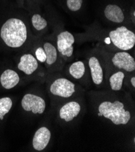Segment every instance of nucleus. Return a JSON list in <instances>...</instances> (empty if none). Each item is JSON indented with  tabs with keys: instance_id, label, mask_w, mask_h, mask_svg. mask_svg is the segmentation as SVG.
<instances>
[{
	"instance_id": "obj_16",
	"label": "nucleus",
	"mask_w": 135,
	"mask_h": 152,
	"mask_svg": "<svg viewBox=\"0 0 135 152\" xmlns=\"http://www.w3.org/2000/svg\"><path fill=\"white\" fill-rule=\"evenodd\" d=\"M125 78V73L121 70H118L111 75L109 79V82L112 90L115 92L121 90Z\"/></svg>"
},
{
	"instance_id": "obj_7",
	"label": "nucleus",
	"mask_w": 135,
	"mask_h": 152,
	"mask_svg": "<svg viewBox=\"0 0 135 152\" xmlns=\"http://www.w3.org/2000/svg\"><path fill=\"white\" fill-rule=\"evenodd\" d=\"M112 64L119 70L126 73H134L135 70L134 58L127 51L115 53L111 58Z\"/></svg>"
},
{
	"instance_id": "obj_1",
	"label": "nucleus",
	"mask_w": 135,
	"mask_h": 152,
	"mask_svg": "<svg viewBox=\"0 0 135 152\" xmlns=\"http://www.w3.org/2000/svg\"><path fill=\"white\" fill-rule=\"evenodd\" d=\"M98 116L110 121L115 126H127L131 120V112L123 101L115 99L101 100L97 106Z\"/></svg>"
},
{
	"instance_id": "obj_11",
	"label": "nucleus",
	"mask_w": 135,
	"mask_h": 152,
	"mask_svg": "<svg viewBox=\"0 0 135 152\" xmlns=\"http://www.w3.org/2000/svg\"><path fill=\"white\" fill-rule=\"evenodd\" d=\"M51 138L50 130L46 127H40L33 138V147L37 151H42L48 145Z\"/></svg>"
},
{
	"instance_id": "obj_12",
	"label": "nucleus",
	"mask_w": 135,
	"mask_h": 152,
	"mask_svg": "<svg viewBox=\"0 0 135 152\" xmlns=\"http://www.w3.org/2000/svg\"><path fill=\"white\" fill-rule=\"evenodd\" d=\"M38 67V60L33 55L30 53L23 55L20 58V61L18 64V69L27 75L34 73Z\"/></svg>"
},
{
	"instance_id": "obj_3",
	"label": "nucleus",
	"mask_w": 135,
	"mask_h": 152,
	"mask_svg": "<svg viewBox=\"0 0 135 152\" xmlns=\"http://www.w3.org/2000/svg\"><path fill=\"white\" fill-rule=\"evenodd\" d=\"M49 93L55 101H67L78 95L82 91L75 83L65 77H57L50 83Z\"/></svg>"
},
{
	"instance_id": "obj_21",
	"label": "nucleus",
	"mask_w": 135,
	"mask_h": 152,
	"mask_svg": "<svg viewBox=\"0 0 135 152\" xmlns=\"http://www.w3.org/2000/svg\"><path fill=\"white\" fill-rule=\"evenodd\" d=\"M130 84L133 88H135V77L134 75L130 78Z\"/></svg>"
},
{
	"instance_id": "obj_20",
	"label": "nucleus",
	"mask_w": 135,
	"mask_h": 152,
	"mask_svg": "<svg viewBox=\"0 0 135 152\" xmlns=\"http://www.w3.org/2000/svg\"><path fill=\"white\" fill-rule=\"evenodd\" d=\"M36 59L41 63H45L46 61V55L42 47L38 48L35 50Z\"/></svg>"
},
{
	"instance_id": "obj_8",
	"label": "nucleus",
	"mask_w": 135,
	"mask_h": 152,
	"mask_svg": "<svg viewBox=\"0 0 135 152\" xmlns=\"http://www.w3.org/2000/svg\"><path fill=\"white\" fill-rule=\"evenodd\" d=\"M21 105L25 111L32 112L34 114H42L46 108V101L42 98L31 94L24 96Z\"/></svg>"
},
{
	"instance_id": "obj_2",
	"label": "nucleus",
	"mask_w": 135,
	"mask_h": 152,
	"mask_svg": "<svg viewBox=\"0 0 135 152\" xmlns=\"http://www.w3.org/2000/svg\"><path fill=\"white\" fill-rule=\"evenodd\" d=\"M0 36L8 47L15 49L19 48L27 39L26 25L20 19L10 18L2 26Z\"/></svg>"
},
{
	"instance_id": "obj_6",
	"label": "nucleus",
	"mask_w": 135,
	"mask_h": 152,
	"mask_svg": "<svg viewBox=\"0 0 135 152\" xmlns=\"http://www.w3.org/2000/svg\"><path fill=\"white\" fill-rule=\"evenodd\" d=\"M81 102L76 99L68 100L58 108L57 116L60 121L69 123L78 117L82 112Z\"/></svg>"
},
{
	"instance_id": "obj_18",
	"label": "nucleus",
	"mask_w": 135,
	"mask_h": 152,
	"mask_svg": "<svg viewBox=\"0 0 135 152\" xmlns=\"http://www.w3.org/2000/svg\"><path fill=\"white\" fill-rule=\"evenodd\" d=\"M32 24L33 27L38 31H41L47 27L46 20L41 17L39 14H34L32 17Z\"/></svg>"
},
{
	"instance_id": "obj_13",
	"label": "nucleus",
	"mask_w": 135,
	"mask_h": 152,
	"mask_svg": "<svg viewBox=\"0 0 135 152\" xmlns=\"http://www.w3.org/2000/svg\"><path fill=\"white\" fill-rule=\"evenodd\" d=\"M104 13L106 18L112 23L121 24L125 21V15L123 9L116 4L107 5L104 9Z\"/></svg>"
},
{
	"instance_id": "obj_4",
	"label": "nucleus",
	"mask_w": 135,
	"mask_h": 152,
	"mask_svg": "<svg viewBox=\"0 0 135 152\" xmlns=\"http://www.w3.org/2000/svg\"><path fill=\"white\" fill-rule=\"evenodd\" d=\"M109 37L113 45L121 51L132 49L135 45V34L126 26H120L111 30Z\"/></svg>"
},
{
	"instance_id": "obj_5",
	"label": "nucleus",
	"mask_w": 135,
	"mask_h": 152,
	"mask_svg": "<svg viewBox=\"0 0 135 152\" xmlns=\"http://www.w3.org/2000/svg\"><path fill=\"white\" fill-rule=\"evenodd\" d=\"M74 41L73 35L67 30L60 32L57 35L56 48L59 56L67 61L70 60L73 55Z\"/></svg>"
},
{
	"instance_id": "obj_9",
	"label": "nucleus",
	"mask_w": 135,
	"mask_h": 152,
	"mask_svg": "<svg viewBox=\"0 0 135 152\" xmlns=\"http://www.w3.org/2000/svg\"><path fill=\"white\" fill-rule=\"evenodd\" d=\"M88 66L92 83L96 87L101 86L104 81V70L99 58L95 55L90 56Z\"/></svg>"
},
{
	"instance_id": "obj_10",
	"label": "nucleus",
	"mask_w": 135,
	"mask_h": 152,
	"mask_svg": "<svg viewBox=\"0 0 135 152\" xmlns=\"http://www.w3.org/2000/svg\"><path fill=\"white\" fill-rule=\"evenodd\" d=\"M42 48L46 55V61L45 62L46 66L49 69L54 68V71L59 69V58H61L57 50L56 45L50 42H46L43 44Z\"/></svg>"
},
{
	"instance_id": "obj_14",
	"label": "nucleus",
	"mask_w": 135,
	"mask_h": 152,
	"mask_svg": "<svg viewBox=\"0 0 135 152\" xmlns=\"http://www.w3.org/2000/svg\"><path fill=\"white\" fill-rule=\"evenodd\" d=\"M86 72L85 64L82 61H77L72 63L67 69V73L69 77L78 81H81L85 78Z\"/></svg>"
},
{
	"instance_id": "obj_15",
	"label": "nucleus",
	"mask_w": 135,
	"mask_h": 152,
	"mask_svg": "<svg viewBox=\"0 0 135 152\" xmlns=\"http://www.w3.org/2000/svg\"><path fill=\"white\" fill-rule=\"evenodd\" d=\"M18 74L13 70L7 69L1 75L0 82L6 89H11L15 87L20 82Z\"/></svg>"
},
{
	"instance_id": "obj_19",
	"label": "nucleus",
	"mask_w": 135,
	"mask_h": 152,
	"mask_svg": "<svg viewBox=\"0 0 135 152\" xmlns=\"http://www.w3.org/2000/svg\"><path fill=\"white\" fill-rule=\"evenodd\" d=\"M83 0H67L66 4L68 9L72 12H77L81 9Z\"/></svg>"
},
{
	"instance_id": "obj_17",
	"label": "nucleus",
	"mask_w": 135,
	"mask_h": 152,
	"mask_svg": "<svg viewBox=\"0 0 135 152\" xmlns=\"http://www.w3.org/2000/svg\"><path fill=\"white\" fill-rule=\"evenodd\" d=\"M12 107V101L9 97L0 98V119L3 120L4 116L9 112Z\"/></svg>"
}]
</instances>
